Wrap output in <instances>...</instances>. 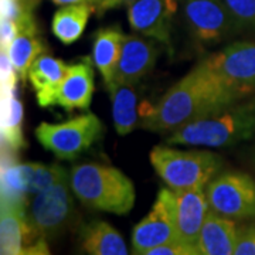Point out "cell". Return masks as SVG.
<instances>
[{
	"mask_svg": "<svg viewBox=\"0 0 255 255\" xmlns=\"http://www.w3.org/2000/svg\"><path fill=\"white\" fill-rule=\"evenodd\" d=\"M255 135V111L244 105H230L196 119L167 137L169 145L224 147Z\"/></svg>",
	"mask_w": 255,
	"mask_h": 255,
	"instance_id": "3",
	"label": "cell"
},
{
	"mask_svg": "<svg viewBox=\"0 0 255 255\" xmlns=\"http://www.w3.org/2000/svg\"><path fill=\"white\" fill-rule=\"evenodd\" d=\"M98 1H100V0H97V4H98Z\"/></svg>",
	"mask_w": 255,
	"mask_h": 255,
	"instance_id": "37",
	"label": "cell"
},
{
	"mask_svg": "<svg viewBox=\"0 0 255 255\" xmlns=\"http://www.w3.org/2000/svg\"><path fill=\"white\" fill-rule=\"evenodd\" d=\"M203 61L240 100L255 92V43H233Z\"/></svg>",
	"mask_w": 255,
	"mask_h": 255,
	"instance_id": "8",
	"label": "cell"
},
{
	"mask_svg": "<svg viewBox=\"0 0 255 255\" xmlns=\"http://www.w3.org/2000/svg\"><path fill=\"white\" fill-rule=\"evenodd\" d=\"M234 255H255V223L238 228Z\"/></svg>",
	"mask_w": 255,
	"mask_h": 255,
	"instance_id": "28",
	"label": "cell"
},
{
	"mask_svg": "<svg viewBox=\"0 0 255 255\" xmlns=\"http://www.w3.org/2000/svg\"><path fill=\"white\" fill-rule=\"evenodd\" d=\"M20 36L17 27L9 20H0V44L3 50H7L14 38Z\"/></svg>",
	"mask_w": 255,
	"mask_h": 255,
	"instance_id": "30",
	"label": "cell"
},
{
	"mask_svg": "<svg viewBox=\"0 0 255 255\" xmlns=\"http://www.w3.org/2000/svg\"><path fill=\"white\" fill-rule=\"evenodd\" d=\"M21 1H24L26 4H28L33 9H36L37 6H38V3H40V0H21Z\"/></svg>",
	"mask_w": 255,
	"mask_h": 255,
	"instance_id": "35",
	"label": "cell"
},
{
	"mask_svg": "<svg viewBox=\"0 0 255 255\" xmlns=\"http://www.w3.org/2000/svg\"><path fill=\"white\" fill-rule=\"evenodd\" d=\"M102 122L91 112L82 114L61 124L41 122L36 128L38 142L58 159L71 160L87 150L100 137Z\"/></svg>",
	"mask_w": 255,
	"mask_h": 255,
	"instance_id": "6",
	"label": "cell"
},
{
	"mask_svg": "<svg viewBox=\"0 0 255 255\" xmlns=\"http://www.w3.org/2000/svg\"><path fill=\"white\" fill-rule=\"evenodd\" d=\"M16 94H1V147L14 152L26 146L21 129L23 105Z\"/></svg>",
	"mask_w": 255,
	"mask_h": 255,
	"instance_id": "21",
	"label": "cell"
},
{
	"mask_svg": "<svg viewBox=\"0 0 255 255\" xmlns=\"http://www.w3.org/2000/svg\"><path fill=\"white\" fill-rule=\"evenodd\" d=\"M94 94V70L91 58H82L81 63L68 65L60 87L57 105L67 112L88 110Z\"/></svg>",
	"mask_w": 255,
	"mask_h": 255,
	"instance_id": "14",
	"label": "cell"
},
{
	"mask_svg": "<svg viewBox=\"0 0 255 255\" xmlns=\"http://www.w3.org/2000/svg\"><path fill=\"white\" fill-rule=\"evenodd\" d=\"M70 190V176L65 172L53 186L31 196L26 206L24 241L57 237L71 226L75 210Z\"/></svg>",
	"mask_w": 255,
	"mask_h": 255,
	"instance_id": "5",
	"label": "cell"
},
{
	"mask_svg": "<svg viewBox=\"0 0 255 255\" xmlns=\"http://www.w3.org/2000/svg\"><path fill=\"white\" fill-rule=\"evenodd\" d=\"M246 105H247V107H248V108H251V110L255 111V98H254V100L250 101V102H247Z\"/></svg>",
	"mask_w": 255,
	"mask_h": 255,
	"instance_id": "36",
	"label": "cell"
},
{
	"mask_svg": "<svg viewBox=\"0 0 255 255\" xmlns=\"http://www.w3.org/2000/svg\"><path fill=\"white\" fill-rule=\"evenodd\" d=\"M210 210L231 220L255 219V180L247 173H224L206 187Z\"/></svg>",
	"mask_w": 255,
	"mask_h": 255,
	"instance_id": "7",
	"label": "cell"
},
{
	"mask_svg": "<svg viewBox=\"0 0 255 255\" xmlns=\"http://www.w3.org/2000/svg\"><path fill=\"white\" fill-rule=\"evenodd\" d=\"M150 163L169 189H204L220 170L223 160L207 150H177L156 146L150 152Z\"/></svg>",
	"mask_w": 255,
	"mask_h": 255,
	"instance_id": "4",
	"label": "cell"
},
{
	"mask_svg": "<svg viewBox=\"0 0 255 255\" xmlns=\"http://www.w3.org/2000/svg\"><path fill=\"white\" fill-rule=\"evenodd\" d=\"M21 167L28 196H34L40 191H44L65 173V170L60 164L46 166L40 163H21Z\"/></svg>",
	"mask_w": 255,
	"mask_h": 255,
	"instance_id": "24",
	"label": "cell"
},
{
	"mask_svg": "<svg viewBox=\"0 0 255 255\" xmlns=\"http://www.w3.org/2000/svg\"><path fill=\"white\" fill-rule=\"evenodd\" d=\"M1 18L9 20L20 34L37 36V24L33 14V7H30L21 0H0Z\"/></svg>",
	"mask_w": 255,
	"mask_h": 255,
	"instance_id": "25",
	"label": "cell"
},
{
	"mask_svg": "<svg viewBox=\"0 0 255 255\" xmlns=\"http://www.w3.org/2000/svg\"><path fill=\"white\" fill-rule=\"evenodd\" d=\"M173 191L179 241L183 246H197L201 228L210 211L206 191L203 189Z\"/></svg>",
	"mask_w": 255,
	"mask_h": 255,
	"instance_id": "12",
	"label": "cell"
},
{
	"mask_svg": "<svg viewBox=\"0 0 255 255\" xmlns=\"http://www.w3.org/2000/svg\"><path fill=\"white\" fill-rule=\"evenodd\" d=\"M20 255H51V253H50V250H48L46 240H44V238H40L36 244L28 246L27 248H24Z\"/></svg>",
	"mask_w": 255,
	"mask_h": 255,
	"instance_id": "31",
	"label": "cell"
},
{
	"mask_svg": "<svg viewBox=\"0 0 255 255\" xmlns=\"http://www.w3.org/2000/svg\"><path fill=\"white\" fill-rule=\"evenodd\" d=\"M43 43L31 34H20L14 38V41L7 48V54L18 80L26 81L28 78V71L37 58L44 53Z\"/></svg>",
	"mask_w": 255,
	"mask_h": 255,
	"instance_id": "23",
	"label": "cell"
},
{
	"mask_svg": "<svg viewBox=\"0 0 255 255\" xmlns=\"http://www.w3.org/2000/svg\"><path fill=\"white\" fill-rule=\"evenodd\" d=\"M133 255H184V246L180 241H174L170 244L155 247L142 253H133Z\"/></svg>",
	"mask_w": 255,
	"mask_h": 255,
	"instance_id": "29",
	"label": "cell"
},
{
	"mask_svg": "<svg viewBox=\"0 0 255 255\" xmlns=\"http://www.w3.org/2000/svg\"><path fill=\"white\" fill-rule=\"evenodd\" d=\"M112 102L114 127L119 135H128L139 127L136 84L112 81L107 84Z\"/></svg>",
	"mask_w": 255,
	"mask_h": 255,
	"instance_id": "18",
	"label": "cell"
},
{
	"mask_svg": "<svg viewBox=\"0 0 255 255\" xmlns=\"http://www.w3.org/2000/svg\"><path fill=\"white\" fill-rule=\"evenodd\" d=\"M238 28H255V0H224Z\"/></svg>",
	"mask_w": 255,
	"mask_h": 255,
	"instance_id": "26",
	"label": "cell"
},
{
	"mask_svg": "<svg viewBox=\"0 0 255 255\" xmlns=\"http://www.w3.org/2000/svg\"><path fill=\"white\" fill-rule=\"evenodd\" d=\"M186 251H187V255H201L197 246H186Z\"/></svg>",
	"mask_w": 255,
	"mask_h": 255,
	"instance_id": "34",
	"label": "cell"
},
{
	"mask_svg": "<svg viewBox=\"0 0 255 255\" xmlns=\"http://www.w3.org/2000/svg\"><path fill=\"white\" fill-rule=\"evenodd\" d=\"M26 237V211L1 204L0 214V255H20Z\"/></svg>",
	"mask_w": 255,
	"mask_h": 255,
	"instance_id": "22",
	"label": "cell"
},
{
	"mask_svg": "<svg viewBox=\"0 0 255 255\" xmlns=\"http://www.w3.org/2000/svg\"><path fill=\"white\" fill-rule=\"evenodd\" d=\"M125 36L127 34H124L119 27H104L95 33L92 61L102 75L105 85L115 78Z\"/></svg>",
	"mask_w": 255,
	"mask_h": 255,
	"instance_id": "19",
	"label": "cell"
},
{
	"mask_svg": "<svg viewBox=\"0 0 255 255\" xmlns=\"http://www.w3.org/2000/svg\"><path fill=\"white\" fill-rule=\"evenodd\" d=\"M57 6H70V4H82V3H90L97 4V0H51Z\"/></svg>",
	"mask_w": 255,
	"mask_h": 255,
	"instance_id": "33",
	"label": "cell"
},
{
	"mask_svg": "<svg viewBox=\"0 0 255 255\" xmlns=\"http://www.w3.org/2000/svg\"><path fill=\"white\" fill-rule=\"evenodd\" d=\"M184 18L193 37L206 44L223 41L237 27L224 0H186Z\"/></svg>",
	"mask_w": 255,
	"mask_h": 255,
	"instance_id": "10",
	"label": "cell"
},
{
	"mask_svg": "<svg viewBox=\"0 0 255 255\" xmlns=\"http://www.w3.org/2000/svg\"><path fill=\"white\" fill-rule=\"evenodd\" d=\"M237 238L236 220L221 217L210 210L200 231L197 248L201 255H234Z\"/></svg>",
	"mask_w": 255,
	"mask_h": 255,
	"instance_id": "16",
	"label": "cell"
},
{
	"mask_svg": "<svg viewBox=\"0 0 255 255\" xmlns=\"http://www.w3.org/2000/svg\"><path fill=\"white\" fill-rule=\"evenodd\" d=\"M177 0H136L128 9L130 27L172 50V18Z\"/></svg>",
	"mask_w": 255,
	"mask_h": 255,
	"instance_id": "11",
	"label": "cell"
},
{
	"mask_svg": "<svg viewBox=\"0 0 255 255\" xmlns=\"http://www.w3.org/2000/svg\"><path fill=\"white\" fill-rule=\"evenodd\" d=\"M157 55L159 48L153 38L125 36L114 81L136 84L153 68Z\"/></svg>",
	"mask_w": 255,
	"mask_h": 255,
	"instance_id": "13",
	"label": "cell"
},
{
	"mask_svg": "<svg viewBox=\"0 0 255 255\" xmlns=\"http://www.w3.org/2000/svg\"><path fill=\"white\" fill-rule=\"evenodd\" d=\"M240 101L207 64L200 61L153 107H140L139 127L157 133L174 132L196 119Z\"/></svg>",
	"mask_w": 255,
	"mask_h": 255,
	"instance_id": "1",
	"label": "cell"
},
{
	"mask_svg": "<svg viewBox=\"0 0 255 255\" xmlns=\"http://www.w3.org/2000/svg\"><path fill=\"white\" fill-rule=\"evenodd\" d=\"M95 10L97 7L90 3L61 6L53 17V34L64 44H73L82 36L87 23Z\"/></svg>",
	"mask_w": 255,
	"mask_h": 255,
	"instance_id": "20",
	"label": "cell"
},
{
	"mask_svg": "<svg viewBox=\"0 0 255 255\" xmlns=\"http://www.w3.org/2000/svg\"><path fill=\"white\" fill-rule=\"evenodd\" d=\"M81 255H129L122 236L107 221L92 220L80 231Z\"/></svg>",
	"mask_w": 255,
	"mask_h": 255,
	"instance_id": "17",
	"label": "cell"
},
{
	"mask_svg": "<svg viewBox=\"0 0 255 255\" xmlns=\"http://www.w3.org/2000/svg\"><path fill=\"white\" fill-rule=\"evenodd\" d=\"M74 196L85 207L124 216L135 204V187L117 167L100 163L75 164L70 173Z\"/></svg>",
	"mask_w": 255,
	"mask_h": 255,
	"instance_id": "2",
	"label": "cell"
},
{
	"mask_svg": "<svg viewBox=\"0 0 255 255\" xmlns=\"http://www.w3.org/2000/svg\"><path fill=\"white\" fill-rule=\"evenodd\" d=\"M136 0H100L98 4H97V10L100 13H102L105 10L117 9V7H121V6H130Z\"/></svg>",
	"mask_w": 255,
	"mask_h": 255,
	"instance_id": "32",
	"label": "cell"
},
{
	"mask_svg": "<svg viewBox=\"0 0 255 255\" xmlns=\"http://www.w3.org/2000/svg\"><path fill=\"white\" fill-rule=\"evenodd\" d=\"M174 241H179L174 191L162 189L157 193L150 213L133 228L132 247L133 253H142Z\"/></svg>",
	"mask_w": 255,
	"mask_h": 255,
	"instance_id": "9",
	"label": "cell"
},
{
	"mask_svg": "<svg viewBox=\"0 0 255 255\" xmlns=\"http://www.w3.org/2000/svg\"><path fill=\"white\" fill-rule=\"evenodd\" d=\"M0 64H1V94H10L17 91V73L10 61L7 50L0 51Z\"/></svg>",
	"mask_w": 255,
	"mask_h": 255,
	"instance_id": "27",
	"label": "cell"
},
{
	"mask_svg": "<svg viewBox=\"0 0 255 255\" xmlns=\"http://www.w3.org/2000/svg\"><path fill=\"white\" fill-rule=\"evenodd\" d=\"M68 64L50 54H41L31 65L28 80L36 92V98L41 108L57 105V97Z\"/></svg>",
	"mask_w": 255,
	"mask_h": 255,
	"instance_id": "15",
	"label": "cell"
}]
</instances>
